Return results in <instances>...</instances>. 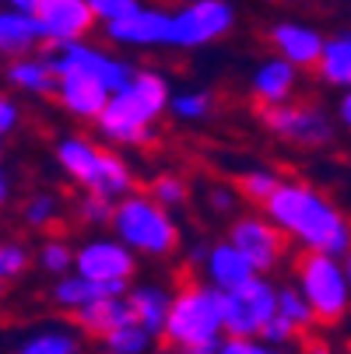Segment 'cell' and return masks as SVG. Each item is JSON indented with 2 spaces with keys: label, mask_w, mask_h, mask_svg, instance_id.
<instances>
[{
  "label": "cell",
  "mask_w": 351,
  "mask_h": 354,
  "mask_svg": "<svg viewBox=\"0 0 351 354\" xmlns=\"http://www.w3.org/2000/svg\"><path fill=\"white\" fill-rule=\"evenodd\" d=\"M264 214L298 249H320L334 257H344L351 249V218L313 183L281 179L278 189L267 196Z\"/></svg>",
  "instance_id": "6da1fadb"
},
{
  "label": "cell",
  "mask_w": 351,
  "mask_h": 354,
  "mask_svg": "<svg viewBox=\"0 0 351 354\" xmlns=\"http://www.w3.org/2000/svg\"><path fill=\"white\" fill-rule=\"evenodd\" d=\"M169 98L172 88L159 71H134V77L109 95L95 127L116 147H144L155 140L159 120L169 113Z\"/></svg>",
  "instance_id": "7a4b0ae2"
},
{
  "label": "cell",
  "mask_w": 351,
  "mask_h": 354,
  "mask_svg": "<svg viewBox=\"0 0 351 354\" xmlns=\"http://www.w3.org/2000/svg\"><path fill=\"white\" fill-rule=\"evenodd\" d=\"M109 228L137 257H147V260H165L179 249V225L172 221V211L162 207L152 193L130 189L127 196H120Z\"/></svg>",
  "instance_id": "3957f363"
},
{
  "label": "cell",
  "mask_w": 351,
  "mask_h": 354,
  "mask_svg": "<svg viewBox=\"0 0 351 354\" xmlns=\"http://www.w3.org/2000/svg\"><path fill=\"white\" fill-rule=\"evenodd\" d=\"M57 165L67 172V179L84 189V193H102L109 200H120L134 189V172L127 165L123 155H116V151H106L102 144H95L88 137H60L57 147Z\"/></svg>",
  "instance_id": "277c9868"
},
{
  "label": "cell",
  "mask_w": 351,
  "mask_h": 354,
  "mask_svg": "<svg viewBox=\"0 0 351 354\" xmlns=\"http://www.w3.org/2000/svg\"><path fill=\"white\" fill-rule=\"evenodd\" d=\"M162 337L176 347L215 351L225 337V291H218L208 281L172 291V309H169Z\"/></svg>",
  "instance_id": "5b68a950"
},
{
  "label": "cell",
  "mask_w": 351,
  "mask_h": 354,
  "mask_svg": "<svg viewBox=\"0 0 351 354\" xmlns=\"http://www.w3.org/2000/svg\"><path fill=\"white\" fill-rule=\"evenodd\" d=\"M295 284L303 288L320 323H341L351 309V284L344 274V263L334 252L303 249V260L295 263Z\"/></svg>",
  "instance_id": "8992f818"
},
{
  "label": "cell",
  "mask_w": 351,
  "mask_h": 354,
  "mask_svg": "<svg viewBox=\"0 0 351 354\" xmlns=\"http://www.w3.org/2000/svg\"><path fill=\"white\" fill-rule=\"evenodd\" d=\"M235 28L232 0H186L172 8L169 49H204Z\"/></svg>",
  "instance_id": "52a82bcc"
},
{
  "label": "cell",
  "mask_w": 351,
  "mask_h": 354,
  "mask_svg": "<svg viewBox=\"0 0 351 354\" xmlns=\"http://www.w3.org/2000/svg\"><path fill=\"white\" fill-rule=\"evenodd\" d=\"M278 316V284L267 274H253L246 284L225 291V333L260 337V330Z\"/></svg>",
  "instance_id": "ba28073f"
},
{
  "label": "cell",
  "mask_w": 351,
  "mask_h": 354,
  "mask_svg": "<svg viewBox=\"0 0 351 354\" xmlns=\"http://www.w3.org/2000/svg\"><path fill=\"white\" fill-rule=\"evenodd\" d=\"M264 127L298 147H327L334 140V120L309 102H281V106H260Z\"/></svg>",
  "instance_id": "9c48e42d"
},
{
  "label": "cell",
  "mask_w": 351,
  "mask_h": 354,
  "mask_svg": "<svg viewBox=\"0 0 351 354\" xmlns=\"http://www.w3.org/2000/svg\"><path fill=\"white\" fill-rule=\"evenodd\" d=\"M228 239L249 257L257 274H271L288 260V235L267 214H239L228 228Z\"/></svg>",
  "instance_id": "30bf717a"
},
{
  "label": "cell",
  "mask_w": 351,
  "mask_h": 354,
  "mask_svg": "<svg viewBox=\"0 0 351 354\" xmlns=\"http://www.w3.org/2000/svg\"><path fill=\"white\" fill-rule=\"evenodd\" d=\"M46 57L53 60L57 74H60V71H84V74L98 77L109 91L123 88V84L134 77V71H137L134 64H127V60L106 53V49H98V46H91V42H84V39L64 42V46H49Z\"/></svg>",
  "instance_id": "8fae6325"
},
{
  "label": "cell",
  "mask_w": 351,
  "mask_h": 354,
  "mask_svg": "<svg viewBox=\"0 0 351 354\" xmlns=\"http://www.w3.org/2000/svg\"><path fill=\"white\" fill-rule=\"evenodd\" d=\"M74 270L91 281H130L137 274V252L116 235H98L74 249Z\"/></svg>",
  "instance_id": "7c38bea8"
},
{
  "label": "cell",
  "mask_w": 351,
  "mask_h": 354,
  "mask_svg": "<svg viewBox=\"0 0 351 354\" xmlns=\"http://www.w3.org/2000/svg\"><path fill=\"white\" fill-rule=\"evenodd\" d=\"M169 21L172 8L162 4H141L134 15L102 25L106 42L127 46V49H169Z\"/></svg>",
  "instance_id": "4fadbf2b"
},
{
  "label": "cell",
  "mask_w": 351,
  "mask_h": 354,
  "mask_svg": "<svg viewBox=\"0 0 351 354\" xmlns=\"http://www.w3.org/2000/svg\"><path fill=\"white\" fill-rule=\"evenodd\" d=\"M35 21L42 28L46 46H64V42L88 39L98 25L91 8H88V0H39Z\"/></svg>",
  "instance_id": "5bb4252c"
},
{
  "label": "cell",
  "mask_w": 351,
  "mask_h": 354,
  "mask_svg": "<svg viewBox=\"0 0 351 354\" xmlns=\"http://www.w3.org/2000/svg\"><path fill=\"white\" fill-rule=\"evenodd\" d=\"M267 42L278 57H285L298 71H316V64L323 57V46H327V35L316 25L285 18V21H274L267 28Z\"/></svg>",
  "instance_id": "9a60e30c"
},
{
  "label": "cell",
  "mask_w": 351,
  "mask_h": 354,
  "mask_svg": "<svg viewBox=\"0 0 351 354\" xmlns=\"http://www.w3.org/2000/svg\"><path fill=\"white\" fill-rule=\"evenodd\" d=\"M57 77H60L57 81V102L64 106V113H71L81 123H95L102 116L109 95H113L102 81L84 74V71H60Z\"/></svg>",
  "instance_id": "2e32d148"
},
{
  "label": "cell",
  "mask_w": 351,
  "mask_h": 354,
  "mask_svg": "<svg viewBox=\"0 0 351 354\" xmlns=\"http://www.w3.org/2000/svg\"><path fill=\"white\" fill-rule=\"evenodd\" d=\"M4 81L18 91V95H32V98H57V67L46 53H25V57H11L4 67Z\"/></svg>",
  "instance_id": "e0dca14e"
},
{
  "label": "cell",
  "mask_w": 351,
  "mask_h": 354,
  "mask_svg": "<svg viewBox=\"0 0 351 354\" xmlns=\"http://www.w3.org/2000/svg\"><path fill=\"white\" fill-rule=\"evenodd\" d=\"M204 277L208 284H215L218 291H232L239 284H246L249 277L257 274V267L249 263V257L232 242V239H222L215 245H208V257H204Z\"/></svg>",
  "instance_id": "ac0fdd59"
},
{
  "label": "cell",
  "mask_w": 351,
  "mask_h": 354,
  "mask_svg": "<svg viewBox=\"0 0 351 354\" xmlns=\"http://www.w3.org/2000/svg\"><path fill=\"white\" fill-rule=\"evenodd\" d=\"M295 88H298V67L288 64L285 57H267L264 64H257L253 77H249V91L260 106H281V102H291L295 98Z\"/></svg>",
  "instance_id": "d6986e66"
},
{
  "label": "cell",
  "mask_w": 351,
  "mask_h": 354,
  "mask_svg": "<svg viewBox=\"0 0 351 354\" xmlns=\"http://www.w3.org/2000/svg\"><path fill=\"white\" fill-rule=\"evenodd\" d=\"M71 316H74V323H78L81 333L98 337V340H102L109 330H116L120 323L134 319V316H130V306H127V295H102V298H91L88 306L74 309Z\"/></svg>",
  "instance_id": "ffe728a7"
},
{
  "label": "cell",
  "mask_w": 351,
  "mask_h": 354,
  "mask_svg": "<svg viewBox=\"0 0 351 354\" xmlns=\"http://www.w3.org/2000/svg\"><path fill=\"white\" fill-rule=\"evenodd\" d=\"M42 28L35 15H21L11 8H0V57H25L42 46Z\"/></svg>",
  "instance_id": "44dd1931"
},
{
  "label": "cell",
  "mask_w": 351,
  "mask_h": 354,
  "mask_svg": "<svg viewBox=\"0 0 351 354\" xmlns=\"http://www.w3.org/2000/svg\"><path fill=\"white\" fill-rule=\"evenodd\" d=\"M127 306H130V316L137 323H144L155 337H162L169 309H172V291L162 284H137L127 291Z\"/></svg>",
  "instance_id": "7402d4cb"
},
{
  "label": "cell",
  "mask_w": 351,
  "mask_h": 354,
  "mask_svg": "<svg viewBox=\"0 0 351 354\" xmlns=\"http://www.w3.org/2000/svg\"><path fill=\"white\" fill-rule=\"evenodd\" d=\"M316 74L330 88H348L351 84V28H341L337 35H327Z\"/></svg>",
  "instance_id": "603a6c76"
},
{
  "label": "cell",
  "mask_w": 351,
  "mask_h": 354,
  "mask_svg": "<svg viewBox=\"0 0 351 354\" xmlns=\"http://www.w3.org/2000/svg\"><path fill=\"white\" fill-rule=\"evenodd\" d=\"M15 354H84V344L67 326H46V330L28 333L15 347Z\"/></svg>",
  "instance_id": "cb8c5ba5"
},
{
  "label": "cell",
  "mask_w": 351,
  "mask_h": 354,
  "mask_svg": "<svg viewBox=\"0 0 351 354\" xmlns=\"http://www.w3.org/2000/svg\"><path fill=\"white\" fill-rule=\"evenodd\" d=\"M102 347L113 351V354H152L155 351V333L137 319H127V323H120L116 330H109L102 337Z\"/></svg>",
  "instance_id": "d4e9b609"
},
{
  "label": "cell",
  "mask_w": 351,
  "mask_h": 354,
  "mask_svg": "<svg viewBox=\"0 0 351 354\" xmlns=\"http://www.w3.org/2000/svg\"><path fill=\"white\" fill-rule=\"evenodd\" d=\"M278 313L298 330V333H309L313 326H320L309 298L303 295V288L298 284H278Z\"/></svg>",
  "instance_id": "484cf974"
},
{
  "label": "cell",
  "mask_w": 351,
  "mask_h": 354,
  "mask_svg": "<svg viewBox=\"0 0 351 354\" xmlns=\"http://www.w3.org/2000/svg\"><path fill=\"white\" fill-rule=\"evenodd\" d=\"M60 214H64V200L57 193H49V189H35L21 207V221L32 232H49L60 221Z\"/></svg>",
  "instance_id": "4316f807"
},
{
  "label": "cell",
  "mask_w": 351,
  "mask_h": 354,
  "mask_svg": "<svg viewBox=\"0 0 351 354\" xmlns=\"http://www.w3.org/2000/svg\"><path fill=\"white\" fill-rule=\"evenodd\" d=\"M169 113L179 120V123H200L215 113V95L208 88H183V91H172L169 98Z\"/></svg>",
  "instance_id": "83f0119b"
},
{
  "label": "cell",
  "mask_w": 351,
  "mask_h": 354,
  "mask_svg": "<svg viewBox=\"0 0 351 354\" xmlns=\"http://www.w3.org/2000/svg\"><path fill=\"white\" fill-rule=\"evenodd\" d=\"M278 183H281V176L274 172V169H264V165H257V169H246V172H239V179H235V189H239V196L242 200H249V204H267V196L278 189Z\"/></svg>",
  "instance_id": "f1b7e54d"
},
{
  "label": "cell",
  "mask_w": 351,
  "mask_h": 354,
  "mask_svg": "<svg viewBox=\"0 0 351 354\" xmlns=\"http://www.w3.org/2000/svg\"><path fill=\"white\" fill-rule=\"evenodd\" d=\"M147 193H152L159 204L169 207V211L186 207V200H190V186H186V179L176 176V172H162V176H155L152 183H147Z\"/></svg>",
  "instance_id": "f546056e"
},
{
  "label": "cell",
  "mask_w": 351,
  "mask_h": 354,
  "mask_svg": "<svg viewBox=\"0 0 351 354\" xmlns=\"http://www.w3.org/2000/svg\"><path fill=\"white\" fill-rule=\"evenodd\" d=\"M35 263H39V270L60 277V274L74 270V245H67L64 239H46L35 252Z\"/></svg>",
  "instance_id": "4dcf8cb0"
},
{
  "label": "cell",
  "mask_w": 351,
  "mask_h": 354,
  "mask_svg": "<svg viewBox=\"0 0 351 354\" xmlns=\"http://www.w3.org/2000/svg\"><path fill=\"white\" fill-rule=\"evenodd\" d=\"M113 207H116V200H109V196H102V193H84L81 200H78V221L81 225H91V228H102V225H109L113 221Z\"/></svg>",
  "instance_id": "1f68e13d"
},
{
  "label": "cell",
  "mask_w": 351,
  "mask_h": 354,
  "mask_svg": "<svg viewBox=\"0 0 351 354\" xmlns=\"http://www.w3.org/2000/svg\"><path fill=\"white\" fill-rule=\"evenodd\" d=\"M32 267V252L21 242H0V281H15Z\"/></svg>",
  "instance_id": "d6a6232c"
},
{
  "label": "cell",
  "mask_w": 351,
  "mask_h": 354,
  "mask_svg": "<svg viewBox=\"0 0 351 354\" xmlns=\"http://www.w3.org/2000/svg\"><path fill=\"white\" fill-rule=\"evenodd\" d=\"M144 0H88V8L95 15L98 25H109V21H120L127 15H134Z\"/></svg>",
  "instance_id": "836d02e7"
},
{
  "label": "cell",
  "mask_w": 351,
  "mask_h": 354,
  "mask_svg": "<svg viewBox=\"0 0 351 354\" xmlns=\"http://www.w3.org/2000/svg\"><path fill=\"white\" fill-rule=\"evenodd\" d=\"M215 354H281V351L271 347L260 337H232V333H225L222 344L215 347Z\"/></svg>",
  "instance_id": "e575fe53"
},
{
  "label": "cell",
  "mask_w": 351,
  "mask_h": 354,
  "mask_svg": "<svg viewBox=\"0 0 351 354\" xmlns=\"http://www.w3.org/2000/svg\"><path fill=\"white\" fill-rule=\"evenodd\" d=\"M260 340H267L271 347L285 351V347H291V344L298 340V330H295V326H291V323H288L281 313H278V316H274V319H271V323L260 330Z\"/></svg>",
  "instance_id": "d590c367"
},
{
  "label": "cell",
  "mask_w": 351,
  "mask_h": 354,
  "mask_svg": "<svg viewBox=\"0 0 351 354\" xmlns=\"http://www.w3.org/2000/svg\"><path fill=\"white\" fill-rule=\"evenodd\" d=\"M21 127V106L18 98H11L8 91H0V137H11Z\"/></svg>",
  "instance_id": "8d00e7d4"
},
{
  "label": "cell",
  "mask_w": 351,
  "mask_h": 354,
  "mask_svg": "<svg viewBox=\"0 0 351 354\" xmlns=\"http://www.w3.org/2000/svg\"><path fill=\"white\" fill-rule=\"evenodd\" d=\"M235 204H239V189H232V186H211L208 189V207L215 214H232Z\"/></svg>",
  "instance_id": "74e56055"
},
{
  "label": "cell",
  "mask_w": 351,
  "mask_h": 354,
  "mask_svg": "<svg viewBox=\"0 0 351 354\" xmlns=\"http://www.w3.org/2000/svg\"><path fill=\"white\" fill-rule=\"evenodd\" d=\"M337 120H341V127H348V130H351V84H348V88H341V102H337Z\"/></svg>",
  "instance_id": "f35d334b"
},
{
  "label": "cell",
  "mask_w": 351,
  "mask_h": 354,
  "mask_svg": "<svg viewBox=\"0 0 351 354\" xmlns=\"http://www.w3.org/2000/svg\"><path fill=\"white\" fill-rule=\"evenodd\" d=\"M11 193H15V183H11V172L0 169V211L11 204Z\"/></svg>",
  "instance_id": "ab89813d"
},
{
  "label": "cell",
  "mask_w": 351,
  "mask_h": 354,
  "mask_svg": "<svg viewBox=\"0 0 351 354\" xmlns=\"http://www.w3.org/2000/svg\"><path fill=\"white\" fill-rule=\"evenodd\" d=\"M4 8L21 11V15H35L39 11V0H4Z\"/></svg>",
  "instance_id": "60d3db41"
},
{
  "label": "cell",
  "mask_w": 351,
  "mask_h": 354,
  "mask_svg": "<svg viewBox=\"0 0 351 354\" xmlns=\"http://www.w3.org/2000/svg\"><path fill=\"white\" fill-rule=\"evenodd\" d=\"M298 354H334V351H330V344H323V340H306Z\"/></svg>",
  "instance_id": "b9f144b4"
},
{
  "label": "cell",
  "mask_w": 351,
  "mask_h": 354,
  "mask_svg": "<svg viewBox=\"0 0 351 354\" xmlns=\"http://www.w3.org/2000/svg\"><path fill=\"white\" fill-rule=\"evenodd\" d=\"M179 354H215V351H208V347H179Z\"/></svg>",
  "instance_id": "7bdbcfd3"
},
{
  "label": "cell",
  "mask_w": 351,
  "mask_h": 354,
  "mask_svg": "<svg viewBox=\"0 0 351 354\" xmlns=\"http://www.w3.org/2000/svg\"><path fill=\"white\" fill-rule=\"evenodd\" d=\"M341 263H344V274H348V284H351V249L341 257Z\"/></svg>",
  "instance_id": "ee69618b"
},
{
  "label": "cell",
  "mask_w": 351,
  "mask_h": 354,
  "mask_svg": "<svg viewBox=\"0 0 351 354\" xmlns=\"http://www.w3.org/2000/svg\"><path fill=\"white\" fill-rule=\"evenodd\" d=\"M4 291H8V281H0V301H4Z\"/></svg>",
  "instance_id": "f6af8a7d"
},
{
  "label": "cell",
  "mask_w": 351,
  "mask_h": 354,
  "mask_svg": "<svg viewBox=\"0 0 351 354\" xmlns=\"http://www.w3.org/2000/svg\"><path fill=\"white\" fill-rule=\"evenodd\" d=\"M0 158H4V137H0Z\"/></svg>",
  "instance_id": "bcb514c9"
},
{
  "label": "cell",
  "mask_w": 351,
  "mask_h": 354,
  "mask_svg": "<svg viewBox=\"0 0 351 354\" xmlns=\"http://www.w3.org/2000/svg\"><path fill=\"white\" fill-rule=\"evenodd\" d=\"M169 4H186V0H169Z\"/></svg>",
  "instance_id": "7dc6e473"
},
{
  "label": "cell",
  "mask_w": 351,
  "mask_h": 354,
  "mask_svg": "<svg viewBox=\"0 0 351 354\" xmlns=\"http://www.w3.org/2000/svg\"><path fill=\"white\" fill-rule=\"evenodd\" d=\"M106 354H113V351H106Z\"/></svg>",
  "instance_id": "c3c4849f"
}]
</instances>
